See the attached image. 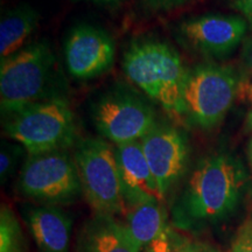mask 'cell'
<instances>
[{"label": "cell", "mask_w": 252, "mask_h": 252, "mask_svg": "<svg viewBox=\"0 0 252 252\" xmlns=\"http://www.w3.org/2000/svg\"><path fill=\"white\" fill-rule=\"evenodd\" d=\"M25 152L24 146L18 143H9L7 140L1 141V151H0V181L1 185L11 180L12 176L17 172Z\"/></svg>", "instance_id": "ac0fdd59"}, {"label": "cell", "mask_w": 252, "mask_h": 252, "mask_svg": "<svg viewBox=\"0 0 252 252\" xmlns=\"http://www.w3.org/2000/svg\"><path fill=\"white\" fill-rule=\"evenodd\" d=\"M248 21L239 15L204 14L181 21L179 40L197 54L212 59H224L244 42Z\"/></svg>", "instance_id": "9c48e42d"}, {"label": "cell", "mask_w": 252, "mask_h": 252, "mask_svg": "<svg viewBox=\"0 0 252 252\" xmlns=\"http://www.w3.org/2000/svg\"><path fill=\"white\" fill-rule=\"evenodd\" d=\"M249 161H250V166L252 168V137L250 143H249Z\"/></svg>", "instance_id": "484cf974"}, {"label": "cell", "mask_w": 252, "mask_h": 252, "mask_svg": "<svg viewBox=\"0 0 252 252\" xmlns=\"http://www.w3.org/2000/svg\"><path fill=\"white\" fill-rule=\"evenodd\" d=\"M140 144L160 193L165 198L187 169V137L175 126L158 123L156 127L140 140Z\"/></svg>", "instance_id": "30bf717a"}, {"label": "cell", "mask_w": 252, "mask_h": 252, "mask_svg": "<svg viewBox=\"0 0 252 252\" xmlns=\"http://www.w3.org/2000/svg\"><path fill=\"white\" fill-rule=\"evenodd\" d=\"M56 58L48 42L41 40L25 46L0 64L1 116L13 115L40 100L52 84Z\"/></svg>", "instance_id": "277c9868"}, {"label": "cell", "mask_w": 252, "mask_h": 252, "mask_svg": "<svg viewBox=\"0 0 252 252\" xmlns=\"http://www.w3.org/2000/svg\"><path fill=\"white\" fill-rule=\"evenodd\" d=\"M76 1H90L98 5H117L123 0H76Z\"/></svg>", "instance_id": "cb8c5ba5"}, {"label": "cell", "mask_w": 252, "mask_h": 252, "mask_svg": "<svg viewBox=\"0 0 252 252\" xmlns=\"http://www.w3.org/2000/svg\"><path fill=\"white\" fill-rule=\"evenodd\" d=\"M82 191L96 214L116 215L124 210L115 149L102 138H86L74 153Z\"/></svg>", "instance_id": "8992f818"}, {"label": "cell", "mask_w": 252, "mask_h": 252, "mask_svg": "<svg viewBox=\"0 0 252 252\" xmlns=\"http://www.w3.org/2000/svg\"><path fill=\"white\" fill-rule=\"evenodd\" d=\"M166 252H220L212 245L202 243V242L188 241L182 239L180 242L171 244L168 250Z\"/></svg>", "instance_id": "ffe728a7"}, {"label": "cell", "mask_w": 252, "mask_h": 252, "mask_svg": "<svg viewBox=\"0 0 252 252\" xmlns=\"http://www.w3.org/2000/svg\"><path fill=\"white\" fill-rule=\"evenodd\" d=\"M242 64L245 75L252 78V35L245 37L242 48Z\"/></svg>", "instance_id": "7402d4cb"}, {"label": "cell", "mask_w": 252, "mask_h": 252, "mask_svg": "<svg viewBox=\"0 0 252 252\" xmlns=\"http://www.w3.org/2000/svg\"><path fill=\"white\" fill-rule=\"evenodd\" d=\"M126 224L115 217L96 214L82 229L77 252H140Z\"/></svg>", "instance_id": "5bb4252c"}, {"label": "cell", "mask_w": 252, "mask_h": 252, "mask_svg": "<svg viewBox=\"0 0 252 252\" xmlns=\"http://www.w3.org/2000/svg\"><path fill=\"white\" fill-rule=\"evenodd\" d=\"M91 117L99 134L116 146L140 141L158 124L153 106L126 88L103 94L94 103Z\"/></svg>", "instance_id": "ba28073f"}, {"label": "cell", "mask_w": 252, "mask_h": 252, "mask_svg": "<svg viewBox=\"0 0 252 252\" xmlns=\"http://www.w3.org/2000/svg\"><path fill=\"white\" fill-rule=\"evenodd\" d=\"M119 181L124 203L128 208L147 201H163L140 141L116 146Z\"/></svg>", "instance_id": "7c38bea8"}, {"label": "cell", "mask_w": 252, "mask_h": 252, "mask_svg": "<svg viewBox=\"0 0 252 252\" xmlns=\"http://www.w3.org/2000/svg\"><path fill=\"white\" fill-rule=\"evenodd\" d=\"M241 78L230 65L201 63L188 69L185 86L186 119L212 130L222 123L237 97Z\"/></svg>", "instance_id": "5b68a950"}, {"label": "cell", "mask_w": 252, "mask_h": 252, "mask_svg": "<svg viewBox=\"0 0 252 252\" xmlns=\"http://www.w3.org/2000/svg\"><path fill=\"white\" fill-rule=\"evenodd\" d=\"M188 1L190 0H145V6L151 11L161 12L179 7Z\"/></svg>", "instance_id": "44dd1931"}, {"label": "cell", "mask_w": 252, "mask_h": 252, "mask_svg": "<svg viewBox=\"0 0 252 252\" xmlns=\"http://www.w3.org/2000/svg\"><path fill=\"white\" fill-rule=\"evenodd\" d=\"M116 45L102 27L80 24L72 27L64 42L68 72L77 80H91L109 72L115 63Z\"/></svg>", "instance_id": "8fae6325"}, {"label": "cell", "mask_w": 252, "mask_h": 252, "mask_svg": "<svg viewBox=\"0 0 252 252\" xmlns=\"http://www.w3.org/2000/svg\"><path fill=\"white\" fill-rule=\"evenodd\" d=\"M230 252H252V214L239 226Z\"/></svg>", "instance_id": "d6986e66"}, {"label": "cell", "mask_w": 252, "mask_h": 252, "mask_svg": "<svg viewBox=\"0 0 252 252\" xmlns=\"http://www.w3.org/2000/svg\"><path fill=\"white\" fill-rule=\"evenodd\" d=\"M126 226L141 249L153 245L168 230L162 201H147L130 208Z\"/></svg>", "instance_id": "2e32d148"}, {"label": "cell", "mask_w": 252, "mask_h": 252, "mask_svg": "<svg viewBox=\"0 0 252 252\" xmlns=\"http://www.w3.org/2000/svg\"><path fill=\"white\" fill-rule=\"evenodd\" d=\"M18 189L48 206L72 203L83 193L74 157L67 150L28 156L19 173Z\"/></svg>", "instance_id": "52a82bcc"}, {"label": "cell", "mask_w": 252, "mask_h": 252, "mask_svg": "<svg viewBox=\"0 0 252 252\" xmlns=\"http://www.w3.org/2000/svg\"><path fill=\"white\" fill-rule=\"evenodd\" d=\"M248 125L249 127H250V130H252V93H251V110L248 117Z\"/></svg>", "instance_id": "d4e9b609"}, {"label": "cell", "mask_w": 252, "mask_h": 252, "mask_svg": "<svg viewBox=\"0 0 252 252\" xmlns=\"http://www.w3.org/2000/svg\"><path fill=\"white\" fill-rule=\"evenodd\" d=\"M230 6L243 15L252 26V0H230Z\"/></svg>", "instance_id": "603a6c76"}, {"label": "cell", "mask_w": 252, "mask_h": 252, "mask_svg": "<svg viewBox=\"0 0 252 252\" xmlns=\"http://www.w3.org/2000/svg\"><path fill=\"white\" fill-rule=\"evenodd\" d=\"M2 118L6 135L30 156L68 150L78 141L74 112L61 97L40 100Z\"/></svg>", "instance_id": "3957f363"}, {"label": "cell", "mask_w": 252, "mask_h": 252, "mask_svg": "<svg viewBox=\"0 0 252 252\" xmlns=\"http://www.w3.org/2000/svg\"><path fill=\"white\" fill-rule=\"evenodd\" d=\"M0 252H25L23 230L7 206H1L0 210Z\"/></svg>", "instance_id": "e0dca14e"}, {"label": "cell", "mask_w": 252, "mask_h": 252, "mask_svg": "<svg viewBox=\"0 0 252 252\" xmlns=\"http://www.w3.org/2000/svg\"><path fill=\"white\" fill-rule=\"evenodd\" d=\"M247 172L237 158L216 153L201 160L172 209L173 223L194 230L229 216L237 208Z\"/></svg>", "instance_id": "6da1fadb"}, {"label": "cell", "mask_w": 252, "mask_h": 252, "mask_svg": "<svg viewBox=\"0 0 252 252\" xmlns=\"http://www.w3.org/2000/svg\"><path fill=\"white\" fill-rule=\"evenodd\" d=\"M40 15L34 7L21 4L1 15L0 21V58L5 60L25 47L28 37L36 30Z\"/></svg>", "instance_id": "9a60e30c"}, {"label": "cell", "mask_w": 252, "mask_h": 252, "mask_svg": "<svg viewBox=\"0 0 252 252\" xmlns=\"http://www.w3.org/2000/svg\"><path fill=\"white\" fill-rule=\"evenodd\" d=\"M123 69L128 80L169 117L186 119L184 94L188 68L174 47L154 37L135 40L125 50Z\"/></svg>", "instance_id": "7a4b0ae2"}, {"label": "cell", "mask_w": 252, "mask_h": 252, "mask_svg": "<svg viewBox=\"0 0 252 252\" xmlns=\"http://www.w3.org/2000/svg\"><path fill=\"white\" fill-rule=\"evenodd\" d=\"M25 220L40 252H68L72 219L59 206L27 207Z\"/></svg>", "instance_id": "4fadbf2b"}]
</instances>
